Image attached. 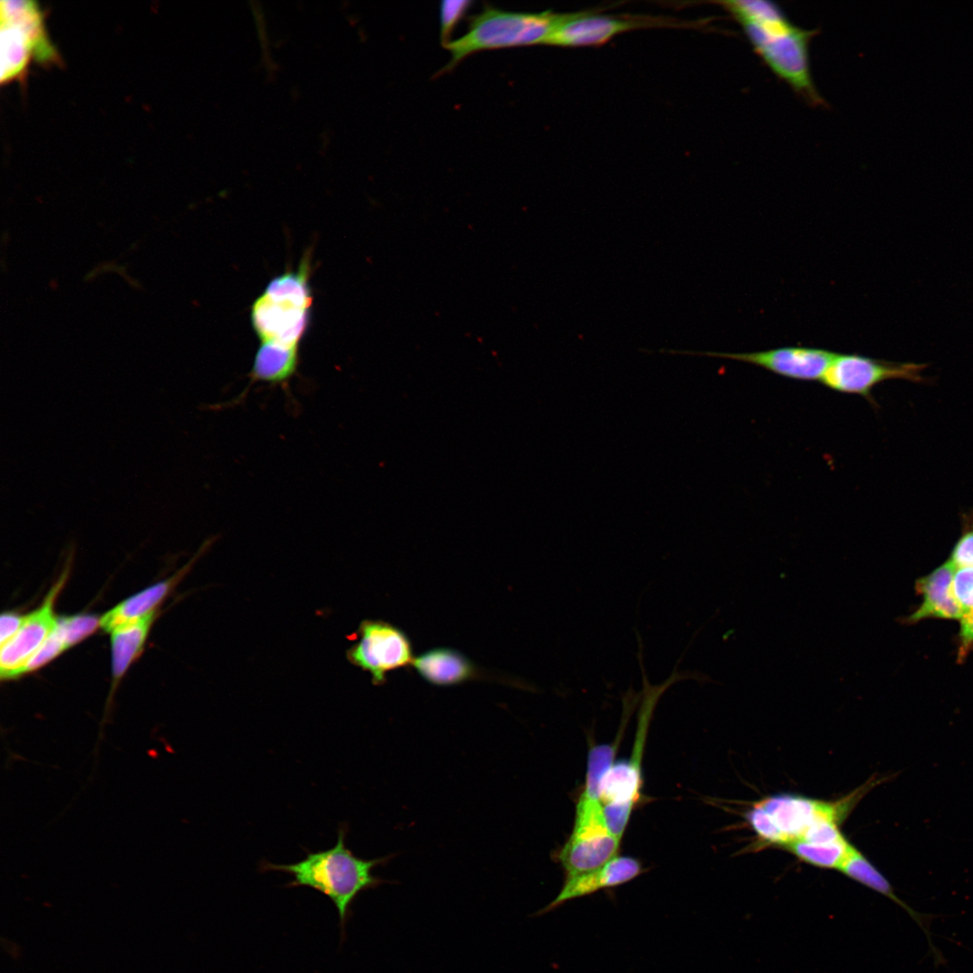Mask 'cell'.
Here are the masks:
<instances>
[{
	"label": "cell",
	"instance_id": "1",
	"mask_svg": "<svg viewBox=\"0 0 973 973\" xmlns=\"http://www.w3.org/2000/svg\"><path fill=\"white\" fill-rule=\"evenodd\" d=\"M742 29L769 70L804 101L823 106L811 73L810 44L816 34L796 25L777 4L764 0L718 1Z\"/></svg>",
	"mask_w": 973,
	"mask_h": 973
},
{
	"label": "cell",
	"instance_id": "2",
	"mask_svg": "<svg viewBox=\"0 0 973 973\" xmlns=\"http://www.w3.org/2000/svg\"><path fill=\"white\" fill-rule=\"evenodd\" d=\"M347 830L341 827L336 844L328 850L306 851V857L292 864L264 862L261 871L289 874L288 887H307L328 896L334 904L341 931L351 914V905L358 895L387 881L372 875L373 868L386 863L388 858L363 859L346 845Z\"/></svg>",
	"mask_w": 973,
	"mask_h": 973
},
{
	"label": "cell",
	"instance_id": "3",
	"mask_svg": "<svg viewBox=\"0 0 973 973\" xmlns=\"http://www.w3.org/2000/svg\"><path fill=\"white\" fill-rule=\"evenodd\" d=\"M579 13H521L486 6L471 17L465 34L444 44L450 53L445 69L453 68L466 57L482 50L547 45L553 32Z\"/></svg>",
	"mask_w": 973,
	"mask_h": 973
},
{
	"label": "cell",
	"instance_id": "4",
	"mask_svg": "<svg viewBox=\"0 0 973 973\" xmlns=\"http://www.w3.org/2000/svg\"><path fill=\"white\" fill-rule=\"evenodd\" d=\"M309 259L295 271L274 277L251 307V323L260 344L298 351L308 327L313 302Z\"/></svg>",
	"mask_w": 973,
	"mask_h": 973
},
{
	"label": "cell",
	"instance_id": "5",
	"mask_svg": "<svg viewBox=\"0 0 973 973\" xmlns=\"http://www.w3.org/2000/svg\"><path fill=\"white\" fill-rule=\"evenodd\" d=\"M32 55L42 61L55 56L42 14L33 1H9L1 6L2 82L21 75Z\"/></svg>",
	"mask_w": 973,
	"mask_h": 973
},
{
	"label": "cell",
	"instance_id": "6",
	"mask_svg": "<svg viewBox=\"0 0 973 973\" xmlns=\"http://www.w3.org/2000/svg\"><path fill=\"white\" fill-rule=\"evenodd\" d=\"M621 840L608 828L598 798L581 793L572 832L558 859L568 876L595 869L617 856Z\"/></svg>",
	"mask_w": 973,
	"mask_h": 973
},
{
	"label": "cell",
	"instance_id": "7",
	"mask_svg": "<svg viewBox=\"0 0 973 973\" xmlns=\"http://www.w3.org/2000/svg\"><path fill=\"white\" fill-rule=\"evenodd\" d=\"M604 9L580 11L575 18L560 25L547 45L556 47H595L605 44L615 36L635 30L651 28H700L704 22L687 21L668 16L649 14H599Z\"/></svg>",
	"mask_w": 973,
	"mask_h": 973
},
{
	"label": "cell",
	"instance_id": "8",
	"mask_svg": "<svg viewBox=\"0 0 973 973\" xmlns=\"http://www.w3.org/2000/svg\"><path fill=\"white\" fill-rule=\"evenodd\" d=\"M356 634L358 640L347 650V659L368 672L373 685H384L389 672L412 667L414 659L412 642L395 624L384 620L365 619Z\"/></svg>",
	"mask_w": 973,
	"mask_h": 973
},
{
	"label": "cell",
	"instance_id": "9",
	"mask_svg": "<svg viewBox=\"0 0 973 973\" xmlns=\"http://www.w3.org/2000/svg\"><path fill=\"white\" fill-rule=\"evenodd\" d=\"M925 363L896 362L877 359L859 354H837L826 370L822 383L833 391L857 395L872 405H877L872 396L876 386L891 379H904L923 383V371Z\"/></svg>",
	"mask_w": 973,
	"mask_h": 973
},
{
	"label": "cell",
	"instance_id": "10",
	"mask_svg": "<svg viewBox=\"0 0 973 973\" xmlns=\"http://www.w3.org/2000/svg\"><path fill=\"white\" fill-rule=\"evenodd\" d=\"M659 352L730 359L762 368L776 375L802 381H822L836 353L819 348L789 346L762 351L727 353L659 350Z\"/></svg>",
	"mask_w": 973,
	"mask_h": 973
},
{
	"label": "cell",
	"instance_id": "11",
	"mask_svg": "<svg viewBox=\"0 0 973 973\" xmlns=\"http://www.w3.org/2000/svg\"><path fill=\"white\" fill-rule=\"evenodd\" d=\"M847 798L835 803L823 802L791 794L770 796L759 804L771 815L786 840V845L799 840L817 820L824 817L840 820L852 801Z\"/></svg>",
	"mask_w": 973,
	"mask_h": 973
},
{
	"label": "cell",
	"instance_id": "12",
	"mask_svg": "<svg viewBox=\"0 0 973 973\" xmlns=\"http://www.w3.org/2000/svg\"><path fill=\"white\" fill-rule=\"evenodd\" d=\"M66 577V574L61 576L51 587L41 605L25 615L18 632L1 646L0 670L3 679H9L10 676L30 659L53 631L58 618L54 615L53 605L64 585Z\"/></svg>",
	"mask_w": 973,
	"mask_h": 973
},
{
	"label": "cell",
	"instance_id": "13",
	"mask_svg": "<svg viewBox=\"0 0 973 973\" xmlns=\"http://www.w3.org/2000/svg\"><path fill=\"white\" fill-rule=\"evenodd\" d=\"M641 873L642 866L637 859L616 856L595 869L566 877L558 896L548 905L538 911L536 915H543L553 911L568 901L626 884Z\"/></svg>",
	"mask_w": 973,
	"mask_h": 973
},
{
	"label": "cell",
	"instance_id": "14",
	"mask_svg": "<svg viewBox=\"0 0 973 973\" xmlns=\"http://www.w3.org/2000/svg\"><path fill=\"white\" fill-rule=\"evenodd\" d=\"M954 568L947 560L915 581V590L922 596V603L910 615L903 618L904 623L914 624L926 619L960 621L963 618L964 612L951 591Z\"/></svg>",
	"mask_w": 973,
	"mask_h": 973
},
{
	"label": "cell",
	"instance_id": "15",
	"mask_svg": "<svg viewBox=\"0 0 973 973\" xmlns=\"http://www.w3.org/2000/svg\"><path fill=\"white\" fill-rule=\"evenodd\" d=\"M412 667L423 679L436 687H453L489 677L462 652L448 647L423 651L414 657Z\"/></svg>",
	"mask_w": 973,
	"mask_h": 973
},
{
	"label": "cell",
	"instance_id": "16",
	"mask_svg": "<svg viewBox=\"0 0 973 973\" xmlns=\"http://www.w3.org/2000/svg\"><path fill=\"white\" fill-rule=\"evenodd\" d=\"M838 870L850 878L889 898L908 913L925 933L930 943L932 953L934 955L935 959H937V961L939 962L942 959V958L940 957L939 951H937L932 945L930 930H928L929 919L931 916L918 913L900 899L896 895L894 888L887 878L861 852L852 847Z\"/></svg>",
	"mask_w": 973,
	"mask_h": 973
},
{
	"label": "cell",
	"instance_id": "17",
	"mask_svg": "<svg viewBox=\"0 0 973 973\" xmlns=\"http://www.w3.org/2000/svg\"><path fill=\"white\" fill-rule=\"evenodd\" d=\"M191 563L182 568L176 576L156 583L144 590L123 600L100 618V626L106 632L134 622L152 611L170 592L174 585L187 572Z\"/></svg>",
	"mask_w": 973,
	"mask_h": 973
},
{
	"label": "cell",
	"instance_id": "18",
	"mask_svg": "<svg viewBox=\"0 0 973 973\" xmlns=\"http://www.w3.org/2000/svg\"><path fill=\"white\" fill-rule=\"evenodd\" d=\"M156 610L111 632L112 673L120 679L143 649Z\"/></svg>",
	"mask_w": 973,
	"mask_h": 973
},
{
	"label": "cell",
	"instance_id": "19",
	"mask_svg": "<svg viewBox=\"0 0 973 973\" xmlns=\"http://www.w3.org/2000/svg\"><path fill=\"white\" fill-rule=\"evenodd\" d=\"M298 361V351L260 344L250 373V382L284 386L295 376Z\"/></svg>",
	"mask_w": 973,
	"mask_h": 973
},
{
	"label": "cell",
	"instance_id": "20",
	"mask_svg": "<svg viewBox=\"0 0 973 973\" xmlns=\"http://www.w3.org/2000/svg\"><path fill=\"white\" fill-rule=\"evenodd\" d=\"M852 847L846 839L833 843H814L797 840L785 846L787 850L810 865L835 869L840 868Z\"/></svg>",
	"mask_w": 973,
	"mask_h": 973
},
{
	"label": "cell",
	"instance_id": "21",
	"mask_svg": "<svg viewBox=\"0 0 973 973\" xmlns=\"http://www.w3.org/2000/svg\"><path fill=\"white\" fill-rule=\"evenodd\" d=\"M98 626L100 619L97 616L82 614L58 617L55 628L69 648L92 634Z\"/></svg>",
	"mask_w": 973,
	"mask_h": 973
},
{
	"label": "cell",
	"instance_id": "22",
	"mask_svg": "<svg viewBox=\"0 0 973 973\" xmlns=\"http://www.w3.org/2000/svg\"><path fill=\"white\" fill-rule=\"evenodd\" d=\"M68 648L62 636L54 627L53 631L39 647V649L30 657V659L17 670H15L9 678H14L20 677L25 673L32 672L40 668L41 667L52 660L59 656Z\"/></svg>",
	"mask_w": 973,
	"mask_h": 973
},
{
	"label": "cell",
	"instance_id": "23",
	"mask_svg": "<svg viewBox=\"0 0 973 973\" xmlns=\"http://www.w3.org/2000/svg\"><path fill=\"white\" fill-rule=\"evenodd\" d=\"M746 818L751 828L764 842L782 846L786 844L785 837L771 815L759 803H756L746 814Z\"/></svg>",
	"mask_w": 973,
	"mask_h": 973
},
{
	"label": "cell",
	"instance_id": "24",
	"mask_svg": "<svg viewBox=\"0 0 973 973\" xmlns=\"http://www.w3.org/2000/svg\"><path fill=\"white\" fill-rule=\"evenodd\" d=\"M955 568H973V510L963 518L962 532L948 559Z\"/></svg>",
	"mask_w": 973,
	"mask_h": 973
},
{
	"label": "cell",
	"instance_id": "25",
	"mask_svg": "<svg viewBox=\"0 0 973 973\" xmlns=\"http://www.w3.org/2000/svg\"><path fill=\"white\" fill-rule=\"evenodd\" d=\"M951 591L956 602L964 612V615L972 613L973 568L958 567L954 568Z\"/></svg>",
	"mask_w": 973,
	"mask_h": 973
},
{
	"label": "cell",
	"instance_id": "26",
	"mask_svg": "<svg viewBox=\"0 0 973 973\" xmlns=\"http://www.w3.org/2000/svg\"><path fill=\"white\" fill-rule=\"evenodd\" d=\"M836 818L824 817L814 822L799 840L814 843H833L845 840ZM797 841V840H796Z\"/></svg>",
	"mask_w": 973,
	"mask_h": 973
},
{
	"label": "cell",
	"instance_id": "27",
	"mask_svg": "<svg viewBox=\"0 0 973 973\" xmlns=\"http://www.w3.org/2000/svg\"><path fill=\"white\" fill-rule=\"evenodd\" d=\"M471 2L467 0L461 1H443L441 4L440 8V20H441V42L444 45L450 41V34L455 28L456 24L467 13Z\"/></svg>",
	"mask_w": 973,
	"mask_h": 973
},
{
	"label": "cell",
	"instance_id": "28",
	"mask_svg": "<svg viewBox=\"0 0 973 973\" xmlns=\"http://www.w3.org/2000/svg\"><path fill=\"white\" fill-rule=\"evenodd\" d=\"M958 661L962 662L973 648V612L959 621Z\"/></svg>",
	"mask_w": 973,
	"mask_h": 973
},
{
	"label": "cell",
	"instance_id": "29",
	"mask_svg": "<svg viewBox=\"0 0 973 973\" xmlns=\"http://www.w3.org/2000/svg\"><path fill=\"white\" fill-rule=\"evenodd\" d=\"M25 615L16 613H3L0 619V642L1 646L10 641L20 630Z\"/></svg>",
	"mask_w": 973,
	"mask_h": 973
}]
</instances>
